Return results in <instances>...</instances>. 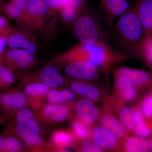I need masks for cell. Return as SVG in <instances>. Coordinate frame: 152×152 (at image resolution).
I'll return each mask as SVG.
<instances>
[{
	"instance_id": "27",
	"label": "cell",
	"mask_w": 152,
	"mask_h": 152,
	"mask_svg": "<svg viewBox=\"0 0 152 152\" xmlns=\"http://www.w3.org/2000/svg\"><path fill=\"white\" fill-rule=\"evenodd\" d=\"M53 139L54 144L63 148L72 146L75 143L73 135L64 131H59L55 133L53 136Z\"/></svg>"
},
{
	"instance_id": "39",
	"label": "cell",
	"mask_w": 152,
	"mask_h": 152,
	"mask_svg": "<svg viewBox=\"0 0 152 152\" xmlns=\"http://www.w3.org/2000/svg\"><path fill=\"white\" fill-rule=\"evenodd\" d=\"M6 69H7V68L2 66H0V79L1 77L4 72H5Z\"/></svg>"
},
{
	"instance_id": "2",
	"label": "cell",
	"mask_w": 152,
	"mask_h": 152,
	"mask_svg": "<svg viewBox=\"0 0 152 152\" xmlns=\"http://www.w3.org/2000/svg\"><path fill=\"white\" fill-rule=\"evenodd\" d=\"M111 29L112 39L120 51L129 56L138 58L145 34L134 8L129 9L120 17Z\"/></svg>"
},
{
	"instance_id": "5",
	"label": "cell",
	"mask_w": 152,
	"mask_h": 152,
	"mask_svg": "<svg viewBox=\"0 0 152 152\" xmlns=\"http://www.w3.org/2000/svg\"><path fill=\"white\" fill-rule=\"evenodd\" d=\"M114 84L112 94L108 96L115 112L120 108L135 100L137 97V88L126 76L119 73L115 69L113 72Z\"/></svg>"
},
{
	"instance_id": "34",
	"label": "cell",
	"mask_w": 152,
	"mask_h": 152,
	"mask_svg": "<svg viewBox=\"0 0 152 152\" xmlns=\"http://www.w3.org/2000/svg\"><path fill=\"white\" fill-rule=\"evenodd\" d=\"M58 69L55 66L52 65L46 66L40 72L39 74V79L41 81L46 77L58 73Z\"/></svg>"
},
{
	"instance_id": "41",
	"label": "cell",
	"mask_w": 152,
	"mask_h": 152,
	"mask_svg": "<svg viewBox=\"0 0 152 152\" xmlns=\"http://www.w3.org/2000/svg\"><path fill=\"white\" fill-rule=\"evenodd\" d=\"M2 1V0H0V4L1 2Z\"/></svg>"
},
{
	"instance_id": "25",
	"label": "cell",
	"mask_w": 152,
	"mask_h": 152,
	"mask_svg": "<svg viewBox=\"0 0 152 152\" xmlns=\"http://www.w3.org/2000/svg\"><path fill=\"white\" fill-rule=\"evenodd\" d=\"M92 126L78 117L72 121V129L74 135L80 140L90 139L91 134Z\"/></svg>"
},
{
	"instance_id": "1",
	"label": "cell",
	"mask_w": 152,
	"mask_h": 152,
	"mask_svg": "<svg viewBox=\"0 0 152 152\" xmlns=\"http://www.w3.org/2000/svg\"><path fill=\"white\" fill-rule=\"evenodd\" d=\"M130 58L108 44L80 43L68 49L58 59L68 63L76 61H88L96 66L101 72L109 73L115 66Z\"/></svg>"
},
{
	"instance_id": "18",
	"label": "cell",
	"mask_w": 152,
	"mask_h": 152,
	"mask_svg": "<svg viewBox=\"0 0 152 152\" xmlns=\"http://www.w3.org/2000/svg\"><path fill=\"white\" fill-rule=\"evenodd\" d=\"M131 108L134 119V133L135 135L143 138L149 137L152 133V123L146 119L140 105H135Z\"/></svg>"
},
{
	"instance_id": "24",
	"label": "cell",
	"mask_w": 152,
	"mask_h": 152,
	"mask_svg": "<svg viewBox=\"0 0 152 152\" xmlns=\"http://www.w3.org/2000/svg\"><path fill=\"white\" fill-rule=\"evenodd\" d=\"M16 119L18 124L27 127L36 133L39 132L40 130L39 126L36 121L34 115L30 109H22L17 114Z\"/></svg>"
},
{
	"instance_id": "23",
	"label": "cell",
	"mask_w": 152,
	"mask_h": 152,
	"mask_svg": "<svg viewBox=\"0 0 152 152\" xmlns=\"http://www.w3.org/2000/svg\"><path fill=\"white\" fill-rule=\"evenodd\" d=\"M116 114L120 121L128 133L129 134L134 133L135 122L132 108L126 105L123 106Z\"/></svg>"
},
{
	"instance_id": "28",
	"label": "cell",
	"mask_w": 152,
	"mask_h": 152,
	"mask_svg": "<svg viewBox=\"0 0 152 152\" xmlns=\"http://www.w3.org/2000/svg\"><path fill=\"white\" fill-rule=\"evenodd\" d=\"M139 105L146 119L152 123V87L143 97Z\"/></svg>"
},
{
	"instance_id": "15",
	"label": "cell",
	"mask_w": 152,
	"mask_h": 152,
	"mask_svg": "<svg viewBox=\"0 0 152 152\" xmlns=\"http://www.w3.org/2000/svg\"><path fill=\"white\" fill-rule=\"evenodd\" d=\"M133 7L141 23L145 35H152V0H136Z\"/></svg>"
},
{
	"instance_id": "30",
	"label": "cell",
	"mask_w": 152,
	"mask_h": 152,
	"mask_svg": "<svg viewBox=\"0 0 152 152\" xmlns=\"http://www.w3.org/2000/svg\"><path fill=\"white\" fill-rule=\"evenodd\" d=\"M78 150L81 152H102L104 151L100 148L92 140H84L79 145Z\"/></svg>"
},
{
	"instance_id": "6",
	"label": "cell",
	"mask_w": 152,
	"mask_h": 152,
	"mask_svg": "<svg viewBox=\"0 0 152 152\" xmlns=\"http://www.w3.org/2000/svg\"><path fill=\"white\" fill-rule=\"evenodd\" d=\"M103 100L104 105L99 123L101 126L113 134L122 144L129 134L115 115L113 109L109 102L108 96L104 97Z\"/></svg>"
},
{
	"instance_id": "40",
	"label": "cell",
	"mask_w": 152,
	"mask_h": 152,
	"mask_svg": "<svg viewBox=\"0 0 152 152\" xmlns=\"http://www.w3.org/2000/svg\"><path fill=\"white\" fill-rule=\"evenodd\" d=\"M150 143H151V151H152V135L151 140H150Z\"/></svg>"
},
{
	"instance_id": "4",
	"label": "cell",
	"mask_w": 152,
	"mask_h": 152,
	"mask_svg": "<svg viewBox=\"0 0 152 152\" xmlns=\"http://www.w3.org/2000/svg\"><path fill=\"white\" fill-rule=\"evenodd\" d=\"M28 14L33 31H37L44 38L50 35L55 20L45 0H30Z\"/></svg>"
},
{
	"instance_id": "31",
	"label": "cell",
	"mask_w": 152,
	"mask_h": 152,
	"mask_svg": "<svg viewBox=\"0 0 152 152\" xmlns=\"http://www.w3.org/2000/svg\"><path fill=\"white\" fill-rule=\"evenodd\" d=\"M50 9V12L55 20L57 15L59 13L61 0H45Z\"/></svg>"
},
{
	"instance_id": "26",
	"label": "cell",
	"mask_w": 152,
	"mask_h": 152,
	"mask_svg": "<svg viewBox=\"0 0 152 152\" xmlns=\"http://www.w3.org/2000/svg\"><path fill=\"white\" fill-rule=\"evenodd\" d=\"M21 148V144L16 138L0 135V152H18Z\"/></svg>"
},
{
	"instance_id": "19",
	"label": "cell",
	"mask_w": 152,
	"mask_h": 152,
	"mask_svg": "<svg viewBox=\"0 0 152 152\" xmlns=\"http://www.w3.org/2000/svg\"><path fill=\"white\" fill-rule=\"evenodd\" d=\"M121 151L148 152L151 151L150 140L138 136H128L121 144Z\"/></svg>"
},
{
	"instance_id": "16",
	"label": "cell",
	"mask_w": 152,
	"mask_h": 152,
	"mask_svg": "<svg viewBox=\"0 0 152 152\" xmlns=\"http://www.w3.org/2000/svg\"><path fill=\"white\" fill-rule=\"evenodd\" d=\"M71 88L75 92L94 102H99L104 97L102 91L95 84L80 81L71 83Z\"/></svg>"
},
{
	"instance_id": "29",
	"label": "cell",
	"mask_w": 152,
	"mask_h": 152,
	"mask_svg": "<svg viewBox=\"0 0 152 152\" xmlns=\"http://www.w3.org/2000/svg\"><path fill=\"white\" fill-rule=\"evenodd\" d=\"M49 92V88L41 83H35L28 85L25 88V92L31 97L43 96Z\"/></svg>"
},
{
	"instance_id": "38",
	"label": "cell",
	"mask_w": 152,
	"mask_h": 152,
	"mask_svg": "<svg viewBox=\"0 0 152 152\" xmlns=\"http://www.w3.org/2000/svg\"><path fill=\"white\" fill-rule=\"evenodd\" d=\"M8 42V37L4 35L0 36V54L2 53L5 50Z\"/></svg>"
},
{
	"instance_id": "8",
	"label": "cell",
	"mask_w": 152,
	"mask_h": 152,
	"mask_svg": "<svg viewBox=\"0 0 152 152\" xmlns=\"http://www.w3.org/2000/svg\"><path fill=\"white\" fill-rule=\"evenodd\" d=\"M8 45L10 48L21 49L36 54L40 49L39 42L32 31L21 28L9 34Z\"/></svg>"
},
{
	"instance_id": "43",
	"label": "cell",
	"mask_w": 152,
	"mask_h": 152,
	"mask_svg": "<svg viewBox=\"0 0 152 152\" xmlns=\"http://www.w3.org/2000/svg\"><path fill=\"white\" fill-rule=\"evenodd\" d=\"M126 1H132V0H126Z\"/></svg>"
},
{
	"instance_id": "32",
	"label": "cell",
	"mask_w": 152,
	"mask_h": 152,
	"mask_svg": "<svg viewBox=\"0 0 152 152\" xmlns=\"http://www.w3.org/2000/svg\"><path fill=\"white\" fill-rule=\"evenodd\" d=\"M47 100L49 102L53 104L61 103L64 102L61 92L56 90L49 92L47 96Z\"/></svg>"
},
{
	"instance_id": "14",
	"label": "cell",
	"mask_w": 152,
	"mask_h": 152,
	"mask_svg": "<svg viewBox=\"0 0 152 152\" xmlns=\"http://www.w3.org/2000/svg\"><path fill=\"white\" fill-rule=\"evenodd\" d=\"M115 70L119 73L127 77L137 88H144L152 84V75L144 70L127 67H121Z\"/></svg>"
},
{
	"instance_id": "3",
	"label": "cell",
	"mask_w": 152,
	"mask_h": 152,
	"mask_svg": "<svg viewBox=\"0 0 152 152\" xmlns=\"http://www.w3.org/2000/svg\"><path fill=\"white\" fill-rule=\"evenodd\" d=\"M101 21L97 13L87 7L72 26L75 37L82 43L111 45L110 35Z\"/></svg>"
},
{
	"instance_id": "20",
	"label": "cell",
	"mask_w": 152,
	"mask_h": 152,
	"mask_svg": "<svg viewBox=\"0 0 152 152\" xmlns=\"http://www.w3.org/2000/svg\"><path fill=\"white\" fill-rule=\"evenodd\" d=\"M44 113L47 118L53 121L61 122L67 119L69 117L71 109L67 105L51 103L45 107Z\"/></svg>"
},
{
	"instance_id": "21",
	"label": "cell",
	"mask_w": 152,
	"mask_h": 152,
	"mask_svg": "<svg viewBox=\"0 0 152 152\" xmlns=\"http://www.w3.org/2000/svg\"><path fill=\"white\" fill-rule=\"evenodd\" d=\"M14 132L31 145H38L42 143V140L37 133L21 124H17L14 127Z\"/></svg>"
},
{
	"instance_id": "9",
	"label": "cell",
	"mask_w": 152,
	"mask_h": 152,
	"mask_svg": "<svg viewBox=\"0 0 152 152\" xmlns=\"http://www.w3.org/2000/svg\"><path fill=\"white\" fill-rule=\"evenodd\" d=\"M100 8L104 21L111 28L118 19L129 9V4L126 0H101Z\"/></svg>"
},
{
	"instance_id": "11",
	"label": "cell",
	"mask_w": 152,
	"mask_h": 152,
	"mask_svg": "<svg viewBox=\"0 0 152 152\" xmlns=\"http://www.w3.org/2000/svg\"><path fill=\"white\" fill-rule=\"evenodd\" d=\"M87 5L88 0H66L59 12L63 25L66 27L72 26Z\"/></svg>"
},
{
	"instance_id": "12",
	"label": "cell",
	"mask_w": 152,
	"mask_h": 152,
	"mask_svg": "<svg viewBox=\"0 0 152 152\" xmlns=\"http://www.w3.org/2000/svg\"><path fill=\"white\" fill-rule=\"evenodd\" d=\"M76 111L78 118L91 126H96L99 121L101 111L94 102L88 99H82L76 102Z\"/></svg>"
},
{
	"instance_id": "7",
	"label": "cell",
	"mask_w": 152,
	"mask_h": 152,
	"mask_svg": "<svg viewBox=\"0 0 152 152\" xmlns=\"http://www.w3.org/2000/svg\"><path fill=\"white\" fill-rule=\"evenodd\" d=\"M65 72L67 75L73 78L91 82L97 80L101 71L96 66L88 61H76L68 63Z\"/></svg>"
},
{
	"instance_id": "33",
	"label": "cell",
	"mask_w": 152,
	"mask_h": 152,
	"mask_svg": "<svg viewBox=\"0 0 152 152\" xmlns=\"http://www.w3.org/2000/svg\"><path fill=\"white\" fill-rule=\"evenodd\" d=\"M14 76L13 74L10 70L7 69L0 79V86H10L13 83Z\"/></svg>"
},
{
	"instance_id": "36",
	"label": "cell",
	"mask_w": 152,
	"mask_h": 152,
	"mask_svg": "<svg viewBox=\"0 0 152 152\" xmlns=\"http://www.w3.org/2000/svg\"><path fill=\"white\" fill-rule=\"evenodd\" d=\"M64 102H69L75 99L76 95L74 91L70 90L64 89L61 92Z\"/></svg>"
},
{
	"instance_id": "13",
	"label": "cell",
	"mask_w": 152,
	"mask_h": 152,
	"mask_svg": "<svg viewBox=\"0 0 152 152\" xmlns=\"http://www.w3.org/2000/svg\"><path fill=\"white\" fill-rule=\"evenodd\" d=\"M35 54L21 49L11 48L6 52V61L16 67L27 69L34 65L36 61Z\"/></svg>"
},
{
	"instance_id": "10",
	"label": "cell",
	"mask_w": 152,
	"mask_h": 152,
	"mask_svg": "<svg viewBox=\"0 0 152 152\" xmlns=\"http://www.w3.org/2000/svg\"><path fill=\"white\" fill-rule=\"evenodd\" d=\"M90 139L104 152L120 151L121 150V144L115 136L101 125H96L93 128Z\"/></svg>"
},
{
	"instance_id": "22",
	"label": "cell",
	"mask_w": 152,
	"mask_h": 152,
	"mask_svg": "<svg viewBox=\"0 0 152 152\" xmlns=\"http://www.w3.org/2000/svg\"><path fill=\"white\" fill-rule=\"evenodd\" d=\"M138 58L152 70V35H145L139 49Z\"/></svg>"
},
{
	"instance_id": "17",
	"label": "cell",
	"mask_w": 152,
	"mask_h": 152,
	"mask_svg": "<svg viewBox=\"0 0 152 152\" xmlns=\"http://www.w3.org/2000/svg\"><path fill=\"white\" fill-rule=\"evenodd\" d=\"M26 103V99L20 92L6 93L0 95V109L10 112L22 108Z\"/></svg>"
},
{
	"instance_id": "37",
	"label": "cell",
	"mask_w": 152,
	"mask_h": 152,
	"mask_svg": "<svg viewBox=\"0 0 152 152\" xmlns=\"http://www.w3.org/2000/svg\"><path fill=\"white\" fill-rule=\"evenodd\" d=\"M12 2L23 9V10L28 12V8L30 0H9Z\"/></svg>"
},
{
	"instance_id": "35",
	"label": "cell",
	"mask_w": 152,
	"mask_h": 152,
	"mask_svg": "<svg viewBox=\"0 0 152 152\" xmlns=\"http://www.w3.org/2000/svg\"><path fill=\"white\" fill-rule=\"evenodd\" d=\"M7 20L3 16H0V36L7 35L10 32Z\"/></svg>"
},
{
	"instance_id": "42",
	"label": "cell",
	"mask_w": 152,
	"mask_h": 152,
	"mask_svg": "<svg viewBox=\"0 0 152 152\" xmlns=\"http://www.w3.org/2000/svg\"><path fill=\"white\" fill-rule=\"evenodd\" d=\"M0 55H1V54H0ZM1 56H0V62H1Z\"/></svg>"
}]
</instances>
